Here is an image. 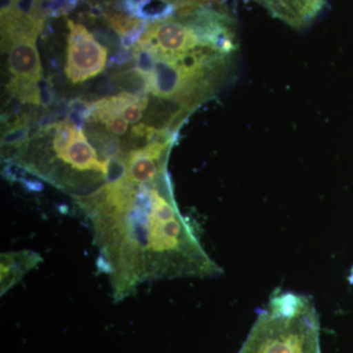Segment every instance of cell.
Listing matches in <instances>:
<instances>
[{
  "instance_id": "obj_1",
  "label": "cell",
  "mask_w": 353,
  "mask_h": 353,
  "mask_svg": "<svg viewBox=\"0 0 353 353\" xmlns=\"http://www.w3.org/2000/svg\"><path fill=\"white\" fill-rule=\"evenodd\" d=\"M75 199L92 221L97 267L110 278L114 301L152 281L222 275L176 205L168 166L146 183L134 182L127 170L119 182Z\"/></svg>"
},
{
  "instance_id": "obj_2",
  "label": "cell",
  "mask_w": 353,
  "mask_h": 353,
  "mask_svg": "<svg viewBox=\"0 0 353 353\" xmlns=\"http://www.w3.org/2000/svg\"><path fill=\"white\" fill-rule=\"evenodd\" d=\"M238 353H321L319 316L305 294L277 290Z\"/></svg>"
},
{
  "instance_id": "obj_3",
  "label": "cell",
  "mask_w": 353,
  "mask_h": 353,
  "mask_svg": "<svg viewBox=\"0 0 353 353\" xmlns=\"http://www.w3.org/2000/svg\"><path fill=\"white\" fill-rule=\"evenodd\" d=\"M37 31L21 32L1 43L8 52L9 70L12 77L7 92L23 103L36 104L39 99V83L43 79L41 59L37 48Z\"/></svg>"
},
{
  "instance_id": "obj_4",
  "label": "cell",
  "mask_w": 353,
  "mask_h": 353,
  "mask_svg": "<svg viewBox=\"0 0 353 353\" xmlns=\"http://www.w3.org/2000/svg\"><path fill=\"white\" fill-rule=\"evenodd\" d=\"M67 59L65 74L70 82L79 83L104 71L108 51L82 24L67 22Z\"/></svg>"
},
{
  "instance_id": "obj_5",
  "label": "cell",
  "mask_w": 353,
  "mask_h": 353,
  "mask_svg": "<svg viewBox=\"0 0 353 353\" xmlns=\"http://www.w3.org/2000/svg\"><path fill=\"white\" fill-rule=\"evenodd\" d=\"M294 29L307 27L324 9L326 0H255Z\"/></svg>"
},
{
  "instance_id": "obj_6",
  "label": "cell",
  "mask_w": 353,
  "mask_h": 353,
  "mask_svg": "<svg viewBox=\"0 0 353 353\" xmlns=\"http://www.w3.org/2000/svg\"><path fill=\"white\" fill-rule=\"evenodd\" d=\"M41 262H43L41 255L32 250L1 253V296Z\"/></svg>"
},
{
  "instance_id": "obj_7",
  "label": "cell",
  "mask_w": 353,
  "mask_h": 353,
  "mask_svg": "<svg viewBox=\"0 0 353 353\" xmlns=\"http://www.w3.org/2000/svg\"><path fill=\"white\" fill-rule=\"evenodd\" d=\"M87 136L90 143L97 150V154L101 158V161H105L109 158L120 157L128 152L119 139L114 137L101 129L87 128Z\"/></svg>"
},
{
  "instance_id": "obj_8",
  "label": "cell",
  "mask_w": 353,
  "mask_h": 353,
  "mask_svg": "<svg viewBox=\"0 0 353 353\" xmlns=\"http://www.w3.org/2000/svg\"><path fill=\"white\" fill-rule=\"evenodd\" d=\"M176 6L167 0H139L134 17L148 23L169 19L175 16Z\"/></svg>"
},
{
  "instance_id": "obj_9",
  "label": "cell",
  "mask_w": 353,
  "mask_h": 353,
  "mask_svg": "<svg viewBox=\"0 0 353 353\" xmlns=\"http://www.w3.org/2000/svg\"><path fill=\"white\" fill-rule=\"evenodd\" d=\"M30 116H20L15 122H13L2 134L1 146L6 150H23L28 145L29 141Z\"/></svg>"
},
{
  "instance_id": "obj_10",
  "label": "cell",
  "mask_w": 353,
  "mask_h": 353,
  "mask_svg": "<svg viewBox=\"0 0 353 353\" xmlns=\"http://www.w3.org/2000/svg\"><path fill=\"white\" fill-rule=\"evenodd\" d=\"M112 80L114 85H117L122 92L139 97H148V94H150L148 78L137 69L114 74Z\"/></svg>"
},
{
  "instance_id": "obj_11",
  "label": "cell",
  "mask_w": 353,
  "mask_h": 353,
  "mask_svg": "<svg viewBox=\"0 0 353 353\" xmlns=\"http://www.w3.org/2000/svg\"><path fill=\"white\" fill-rule=\"evenodd\" d=\"M134 61L136 63V68L139 73L143 74L146 78L152 75L154 71L155 65L157 62V55L148 46L141 43H137L132 48Z\"/></svg>"
},
{
  "instance_id": "obj_12",
  "label": "cell",
  "mask_w": 353,
  "mask_h": 353,
  "mask_svg": "<svg viewBox=\"0 0 353 353\" xmlns=\"http://www.w3.org/2000/svg\"><path fill=\"white\" fill-rule=\"evenodd\" d=\"M104 17L108 25L119 34L121 38L129 34L143 22V20L125 13L108 12L104 14Z\"/></svg>"
},
{
  "instance_id": "obj_13",
  "label": "cell",
  "mask_w": 353,
  "mask_h": 353,
  "mask_svg": "<svg viewBox=\"0 0 353 353\" xmlns=\"http://www.w3.org/2000/svg\"><path fill=\"white\" fill-rule=\"evenodd\" d=\"M39 106L43 108H50L54 101V92L50 81L48 79H41L39 83Z\"/></svg>"
},
{
  "instance_id": "obj_14",
  "label": "cell",
  "mask_w": 353,
  "mask_h": 353,
  "mask_svg": "<svg viewBox=\"0 0 353 353\" xmlns=\"http://www.w3.org/2000/svg\"><path fill=\"white\" fill-rule=\"evenodd\" d=\"M104 126L114 136H124L128 131V122L123 116L116 115L104 123Z\"/></svg>"
},
{
  "instance_id": "obj_15",
  "label": "cell",
  "mask_w": 353,
  "mask_h": 353,
  "mask_svg": "<svg viewBox=\"0 0 353 353\" xmlns=\"http://www.w3.org/2000/svg\"><path fill=\"white\" fill-rule=\"evenodd\" d=\"M132 60H134L132 51L127 50V48H122L120 50H118L112 57H111L110 61H109V65H110L111 67H120L123 66V65L130 63Z\"/></svg>"
},
{
  "instance_id": "obj_16",
  "label": "cell",
  "mask_w": 353,
  "mask_h": 353,
  "mask_svg": "<svg viewBox=\"0 0 353 353\" xmlns=\"http://www.w3.org/2000/svg\"><path fill=\"white\" fill-rule=\"evenodd\" d=\"M16 0H1V17L12 12Z\"/></svg>"
},
{
  "instance_id": "obj_17",
  "label": "cell",
  "mask_w": 353,
  "mask_h": 353,
  "mask_svg": "<svg viewBox=\"0 0 353 353\" xmlns=\"http://www.w3.org/2000/svg\"><path fill=\"white\" fill-rule=\"evenodd\" d=\"M348 282H350V284H353V267L352 271H350V276H348Z\"/></svg>"
}]
</instances>
